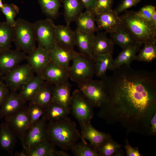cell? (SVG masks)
<instances>
[{"label":"cell","instance_id":"obj_12","mask_svg":"<svg viewBox=\"0 0 156 156\" xmlns=\"http://www.w3.org/2000/svg\"><path fill=\"white\" fill-rule=\"evenodd\" d=\"M25 53L10 48L0 52V75L4 76L27 60Z\"/></svg>","mask_w":156,"mask_h":156},{"label":"cell","instance_id":"obj_4","mask_svg":"<svg viewBox=\"0 0 156 156\" xmlns=\"http://www.w3.org/2000/svg\"><path fill=\"white\" fill-rule=\"evenodd\" d=\"M15 22L14 42L16 49L29 54L36 48L34 23L21 18Z\"/></svg>","mask_w":156,"mask_h":156},{"label":"cell","instance_id":"obj_20","mask_svg":"<svg viewBox=\"0 0 156 156\" xmlns=\"http://www.w3.org/2000/svg\"><path fill=\"white\" fill-rule=\"evenodd\" d=\"M25 103L17 91H11L0 109V119L20 110L25 106Z\"/></svg>","mask_w":156,"mask_h":156},{"label":"cell","instance_id":"obj_21","mask_svg":"<svg viewBox=\"0 0 156 156\" xmlns=\"http://www.w3.org/2000/svg\"><path fill=\"white\" fill-rule=\"evenodd\" d=\"M106 32H98L95 35L92 49L93 60L99 55L107 53L113 54L114 44L108 38Z\"/></svg>","mask_w":156,"mask_h":156},{"label":"cell","instance_id":"obj_7","mask_svg":"<svg viewBox=\"0 0 156 156\" xmlns=\"http://www.w3.org/2000/svg\"><path fill=\"white\" fill-rule=\"evenodd\" d=\"M4 119L7 127L20 140L22 146L25 136L31 127L26 107L25 106Z\"/></svg>","mask_w":156,"mask_h":156},{"label":"cell","instance_id":"obj_41","mask_svg":"<svg viewBox=\"0 0 156 156\" xmlns=\"http://www.w3.org/2000/svg\"><path fill=\"white\" fill-rule=\"evenodd\" d=\"M156 11L155 7L151 5H146L136 12L138 16L143 20L149 21Z\"/></svg>","mask_w":156,"mask_h":156},{"label":"cell","instance_id":"obj_2","mask_svg":"<svg viewBox=\"0 0 156 156\" xmlns=\"http://www.w3.org/2000/svg\"><path fill=\"white\" fill-rule=\"evenodd\" d=\"M47 139L62 150L68 151L79 139L85 143L75 123L67 117L56 121H49L47 124Z\"/></svg>","mask_w":156,"mask_h":156},{"label":"cell","instance_id":"obj_51","mask_svg":"<svg viewBox=\"0 0 156 156\" xmlns=\"http://www.w3.org/2000/svg\"><path fill=\"white\" fill-rule=\"evenodd\" d=\"M3 3L2 0H0V8H1L3 6Z\"/></svg>","mask_w":156,"mask_h":156},{"label":"cell","instance_id":"obj_32","mask_svg":"<svg viewBox=\"0 0 156 156\" xmlns=\"http://www.w3.org/2000/svg\"><path fill=\"white\" fill-rule=\"evenodd\" d=\"M14 37V27L6 22H0V52L10 48Z\"/></svg>","mask_w":156,"mask_h":156},{"label":"cell","instance_id":"obj_18","mask_svg":"<svg viewBox=\"0 0 156 156\" xmlns=\"http://www.w3.org/2000/svg\"><path fill=\"white\" fill-rule=\"evenodd\" d=\"M55 43L65 49L74 50L75 32L67 25H55Z\"/></svg>","mask_w":156,"mask_h":156},{"label":"cell","instance_id":"obj_45","mask_svg":"<svg viewBox=\"0 0 156 156\" xmlns=\"http://www.w3.org/2000/svg\"><path fill=\"white\" fill-rule=\"evenodd\" d=\"M149 135H156V112L151 117L150 122Z\"/></svg>","mask_w":156,"mask_h":156},{"label":"cell","instance_id":"obj_49","mask_svg":"<svg viewBox=\"0 0 156 156\" xmlns=\"http://www.w3.org/2000/svg\"><path fill=\"white\" fill-rule=\"evenodd\" d=\"M14 156H27L26 152L24 149L20 152H16L14 154Z\"/></svg>","mask_w":156,"mask_h":156},{"label":"cell","instance_id":"obj_6","mask_svg":"<svg viewBox=\"0 0 156 156\" xmlns=\"http://www.w3.org/2000/svg\"><path fill=\"white\" fill-rule=\"evenodd\" d=\"M93 107L79 90L73 92L70 110L79 124L91 121L94 116Z\"/></svg>","mask_w":156,"mask_h":156},{"label":"cell","instance_id":"obj_36","mask_svg":"<svg viewBox=\"0 0 156 156\" xmlns=\"http://www.w3.org/2000/svg\"><path fill=\"white\" fill-rule=\"evenodd\" d=\"M144 44V47L140 50L135 60L151 62L156 58V43H148Z\"/></svg>","mask_w":156,"mask_h":156},{"label":"cell","instance_id":"obj_50","mask_svg":"<svg viewBox=\"0 0 156 156\" xmlns=\"http://www.w3.org/2000/svg\"><path fill=\"white\" fill-rule=\"evenodd\" d=\"M3 81V76L0 75V83Z\"/></svg>","mask_w":156,"mask_h":156},{"label":"cell","instance_id":"obj_43","mask_svg":"<svg viewBox=\"0 0 156 156\" xmlns=\"http://www.w3.org/2000/svg\"><path fill=\"white\" fill-rule=\"evenodd\" d=\"M125 148L126 156H142L140 153L139 148L138 147H133L129 143L127 139L126 140Z\"/></svg>","mask_w":156,"mask_h":156},{"label":"cell","instance_id":"obj_19","mask_svg":"<svg viewBox=\"0 0 156 156\" xmlns=\"http://www.w3.org/2000/svg\"><path fill=\"white\" fill-rule=\"evenodd\" d=\"M71 87L68 80L54 85L52 97V102L60 105L70 112Z\"/></svg>","mask_w":156,"mask_h":156},{"label":"cell","instance_id":"obj_24","mask_svg":"<svg viewBox=\"0 0 156 156\" xmlns=\"http://www.w3.org/2000/svg\"><path fill=\"white\" fill-rule=\"evenodd\" d=\"M64 7L63 16L66 25L75 21L85 7L81 0H62Z\"/></svg>","mask_w":156,"mask_h":156},{"label":"cell","instance_id":"obj_34","mask_svg":"<svg viewBox=\"0 0 156 156\" xmlns=\"http://www.w3.org/2000/svg\"><path fill=\"white\" fill-rule=\"evenodd\" d=\"M55 146L47 139L36 148L26 152L27 156H56Z\"/></svg>","mask_w":156,"mask_h":156},{"label":"cell","instance_id":"obj_42","mask_svg":"<svg viewBox=\"0 0 156 156\" xmlns=\"http://www.w3.org/2000/svg\"><path fill=\"white\" fill-rule=\"evenodd\" d=\"M136 4L134 0H123L114 10L119 14Z\"/></svg>","mask_w":156,"mask_h":156},{"label":"cell","instance_id":"obj_30","mask_svg":"<svg viewBox=\"0 0 156 156\" xmlns=\"http://www.w3.org/2000/svg\"><path fill=\"white\" fill-rule=\"evenodd\" d=\"M113 53H107L98 56L94 62L95 74L101 78L108 70H112Z\"/></svg>","mask_w":156,"mask_h":156},{"label":"cell","instance_id":"obj_23","mask_svg":"<svg viewBox=\"0 0 156 156\" xmlns=\"http://www.w3.org/2000/svg\"><path fill=\"white\" fill-rule=\"evenodd\" d=\"M142 44V43L137 42L122 49L116 58L113 60L112 70L124 65L130 66L131 64L135 60L137 53L140 49Z\"/></svg>","mask_w":156,"mask_h":156},{"label":"cell","instance_id":"obj_38","mask_svg":"<svg viewBox=\"0 0 156 156\" xmlns=\"http://www.w3.org/2000/svg\"><path fill=\"white\" fill-rule=\"evenodd\" d=\"M19 11V8L12 3L10 4H3V7L1 8V11L6 17V23L13 27H14L16 22L14 18L18 13Z\"/></svg>","mask_w":156,"mask_h":156},{"label":"cell","instance_id":"obj_31","mask_svg":"<svg viewBox=\"0 0 156 156\" xmlns=\"http://www.w3.org/2000/svg\"><path fill=\"white\" fill-rule=\"evenodd\" d=\"M110 36L114 44L122 49L138 42L122 25L116 32L110 34Z\"/></svg>","mask_w":156,"mask_h":156},{"label":"cell","instance_id":"obj_9","mask_svg":"<svg viewBox=\"0 0 156 156\" xmlns=\"http://www.w3.org/2000/svg\"><path fill=\"white\" fill-rule=\"evenodd\" d=\"M34 73L28 63L19 65L3 76V81L11 91H17L35 76Z\"/></svg>","mask_w":156,"mask_h":156},{"label":"cell","instance_id":"obj_37","mask_svg":"<svg viewBox=\"0 0 156 156\" xmlns=\"http://www.w3.org/2000/svg\"><path fill=\"white\" fill-rule=\"evenodd\" d=\"M70 150L75 156H99L95 150L90 145L81 142H77Z\"/></svg>","mask_w":156,"mask_h":156},{"label":"cell","instance_id":"obj_1","mask_svg":"<svg viewBox=\"0 0 156 156\" xmlns=\"http://www.w3.org/2000/svg\"><path fill=\"white\" fill-rule=\"evenodd\" d=\"M113 71L111 76L101 79L113 114L129 122L151 116L156 111V72L134 70L126 65Z\"/></svg>","mask_w":156,"mask_h":156},{"label":"cell","instance_id":"obj_35","mask_svg":"<svg viewBox=\"0 0 156 156\" xmlns=\"http://www.w3.org/2000/svg\"><path fill=\"white\" fill-rule=\"evenodd\" d=\"M122 145L114 141L112 138L105 141L96 151L99 156H116L121 149Z\"/></svg>","mask_w":156,"mask_h":156},{"label":"cell","instance_id":"obj_40","mask_svg":"<svg viewBox=\"0 0 156 156\" xmlns=\"http://www.w3.org/2000/svg\"><path fill=\"white\" fill-rule=\"evenodd\" d=\"M114 0H96L91 11L95 15L109 11L112 10Z\"/></svg>","mask_w":156,"mask_h":156},{"label":"cell","instance_id":"obj_15","mask_svg":"<svg viewBox=\"0 0 156 156\" xmlns=\"http://www.w3.org/2000/svg\"><path fill=\"white\" fill-rule=\"evenodd\" d=\"M27 60L37 75L41 74L51 61L48 51L39 46L28 54Z\"/></svg>","mask_w":156,"mask_h":156},{"label":"cell","instance_id":"obj_33","mask_svg":"<svg viewBox=\"0 0 156 156\" xmlns=\"http://www.w3.org/2000/svg\"><path fill=\"white\" fill-rule=\"evenodd\" d=\"M41 11L47 17L56 19L59 15L62 0H38Z\"/></svg>","mask_w":156,"mask_h":156},{"label":"cell","instance_id":"obj_26","mask_svg":"<svg viewBox=\"0 0 156 156\" xmlns=\"http://www.w3.org/2000/svg\"><path fill=\"white\" fill-rule=\"evenodd\" d=\"M75 22L77 28L83 31L94 33L99 31L96 24L95 15L90 11L86 10L81 12Z\"/></svg>","mask_w":156,"mask_h":156},{"label":"cell","instance_id":"obj_14","mask_svg":"<svg viewBox=\"0 0 156 156\" xmlns=\"http://www.w3.org/2000/svg\"><path fill=\"white\" fill-rule=\"evenodd\" d=\"M44 81L56 85L68 81V69L51 61L41 73Z\"/></svg>","mask_w":156,"mask_h":156},{"label":"cell","instance_id":"obj_25","mask_svg":"<svg viewBox=\"0 0 156 156\" xmlns=\"http://www.w3.org/2000/svg\"><path fill=\"white\" fill-rule=\"evenodd\" d=\"M44 81L42 74H38L22 86L18 93L25 103L34 97Z\"/></svg>","mask_w":156,"mask_h":156},{"label":"cell","instance_id":"obj_27","mask_svg":"<svg viewBox=\"0 0 156 156\" xmlns=\"http://www.w3.org/2000/svg\"><path fill=\"white\" fill-rule=\"evenodd\" d=\"M54 86L53 84L44 81L38 92L29 103L45 108L52 102V92Z\"/></svg>","mask_w":156,"mask_h":156},{"label":"cell","instance_id":"obj_48","mask_svg":"<svg viewBox=\"0 0 156 156\" xmlns=\"http://www.w3.org/2000/svg\"><path fill=\"white\" fill-rule=\"evenodd\" d=\"M56 156H69L70 155L64 150H56Z\"/></svg>","mask_w":156,"mask_h":156},{"label":"cell","instance_id":"obj_22","mask_svg":"<svg viewBox=\"0 0 156 156\" xmlns=\"http://www.w3.org/2000/svg\"><path fill=\"white\" fill-rule=\"evenodd\" d=\"M75 32V45L78 47L79 53L93 60L92 49L95 35L94 33L84 32L77 28Z\"/></svg>","mask_w":156,"mask_h":156},{"label":"cell","instance_id":"obj_44","mask_svg":"<svg viewBox=\"0 0 156 156\" xmlns=\"http://www.w3.org/2000/svg\"><path fill=\"white\" fill-rule=\"evenodd\" d=\"M9 90L3 81L0 83V107L9 95Z\"/></svg>","mask_w":156,"mask_h":156},{"label":"cell","instance_id":"obj_3","mask_svg":"<svg viewBox=\"0 0 156 156\" xmlns=\"http://www.w3.org/2000/svg\"><path fill=\"white\" fill-rule=\"evenodd\" d=\"M119 16L122 26L138 42L156 43V29L141 18L136 12L126 11Z\"/></svg>","mask_w":156,"mask_h":156},{"label":"cell","instance_id":"obj_10","mask_svg":"<svg viewBox=\"0 0 156 156\" xmlns=\"http://www.w3.org/2000/svg\"><path fill=\"white\" fill-rule=\"evenodd\" d=\"M34 24L36 41L38 46L49 51L55 43V25L53 20L47 18L37 21Z\"/></svg>","mask_w":156,"mask_h":156},{"label":"cell","instance_id":"obj_52","mask_svg":"<svg viewBox=\"0 0 156 156\" xmlns=\"http://www.w3.org/2000/svg\"><path fill=\"white\" fill-rule=\"evenodd\" d=\"M140 0H134V1L137 4L138 3H139V2L140 1Z\"/></svg>","mask_w":156,"mask_h":156},{"label":"cell","instance_id":"obj_13","mask_svg":"<svg viewBox=\"0 0 156 156\" xmlns=\"http://www.w3.org/2000/svg\"><path fill=\"white\" fill-rule=\"evenodd\" d=\"M95 21L99 31L104 30L110 34L116 32L122 26L119 16L112 9L96 15Z\"/></svg>","mask_w":156,"mask_h":156},{"label":"cell","instance_id":"obj_47","mask_svg":"<svg viewBox=\"0 0 156 156\" xmlns=\"http://www.w3.org/2000/svg\"><path fill=\"white\" fill-rule=\"evenodd\" d=\"M146 22L149 26L156 29V12H155L150 19Z\"/></svg>","mask_w":156,"mask_h":156},{"label":"cell","instance_id":"obj_8","mask_svg":"<svg viewBox=\"0 0 156 156\" xmlns=\"http://www.w3.org/2000/svg\"><path fill=\"white\" fill-rule=\"evenodd\" d=\"M79 90L94 107H100L107 96L102 80L90 79L78 84Z\"/></svg>","mask_w":156,"mask_h":156},{"label":"cell","instance_id":"obj_39","mask_svg":"<svg viewBox=\"0 0 156 156\" xmlns=\"http://www.w3.org/2000/svg\"><path fill=\"white\" fill-rule=\"evenodd\" d=\"M26 108L31 127L44 115L45 108L36 104L30 103Z\"/></svg>","mask_w":156,"mask_h":156},{"label":"cell","instance_id":"obj_16","mask_svg":"<svg viewBox=\"0 0 156 156\" xmlns=\"http://www.w3.org/2000/svg\"><path fill=\"white\" fill-rule=\"evenodd\" d=\"M80 125L81 129L82 137L85 140H88L90 145L96 151L103 142L112 138L109 134L100 131L95 129L91 125L90 121Z\"/></svg>","mask_w":156,"mask_h":156},{"label":"cell","instance_id":"obj_46","mask_svg":"<svg viewBox=\"0 0 156 156\" xmlns=\"http://www.w3.org/2000/svg\"><path fill=\"white\" fill-rule=\"evenodd\" d=\"M85 7L86 10L91 11L96 0H81Z\"/></svg>","mask_w":156,"mask_h":156},{"label":"cell","instance_id":"obj_11","mask_svg":"<svg viewBox=\"0 0 156 156\" xmlns=\"http://www.w3.org/2000/svg\"><path fill=\"white\" fill-rule=\"evenodd\" d=\"M46 122L42 116L27 132L22 145L26 152L36 148L47 139Z\"/></svg>","mask_w":156,"mask_h":156},{"label":"cell","instance_id":"obj_5","mask_svg":"<svg viewBox=\"0 0 156 156\" xmlns=\"http://www.w3.org/2000/svg\"><path fill=\"white\" fill-rule=\"evenodd\" d=\"M72 60V64L68 69L71 80L79 84L93 78L95 70L92 60L79 53Z\"/></svg>","mask_w":156,"mask_h":156},{"label":"cell","instance_id":"obj_29","mask_svg":"<svg viewBox=\"0 0 156 156\" xmlns=\"http://www.w3.org/2000/svg\"><path fill=\"white\" fill-rule=\"evenodd\" d=\"M70 113V112L62 106L52 102L45 108L42 116L47 121H56L68 117Z\"/></svg>","mask_w":156,"mask_h":156},{"label":"cell","instance_id":"obj_28","mask_svg":"<svg viewBox=\"0 0 156 156\" xmlns=\"http://www.w3.org/2000/svg\"><path fill=\"white\" fill-rule=\"evenodd\" d=\"M16 136L5 122L0 124V148L12 155L16 142Z\"/></svg>","mask_w":156,"mask_h":156},{"label":"cell","instance_id":"obj_17","mask_svg":"<svg viewBox=\"0 0 156 156\" xmlns=\"http://www.w3.org/2000/svg\"><path fill=\"white\" fill-rule=\"evenodd\" d=\"M48 52L51 61L67 69L70 66V61L79 53L74 50L63 48L55 43Z\"/></svg>","mask_w":156,"mask_h":156}]
</instances>
